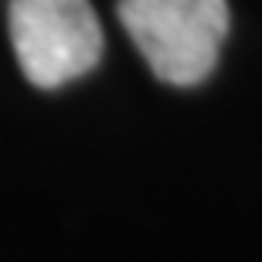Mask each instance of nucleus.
<instances>
[{
    "instance_id": "obj_2",
    "label": "nucleus",
    "mask_w": 262,
    "mask_h": 262,
    "mask_svg": "<svg viewBox=\"0 0 262 262\" xmlns=\"http://www.w3.org/2000/svg\"><path fill=\"white\" fill-rule=\"evenodd\" d=\"M10 45L31 85L61 89L102 58V24L89 0H10Z\"/></svg>"
},
{
    "instance_id": "obj_1",
    "label": "nucleus",
    "mask_w": 262,
    "mask_h": 262,
    "mask_svg": "<svg viewBox=\"0 0 262 262\" xmlns=\"http://www.w3.org/2000/svg\"><path fill=\"white\" fill-rule=\"evenodd\" d=\"M119 24L160 82L201 85L228 41V0H116Z\"/></svg>"
}]
</instances>
